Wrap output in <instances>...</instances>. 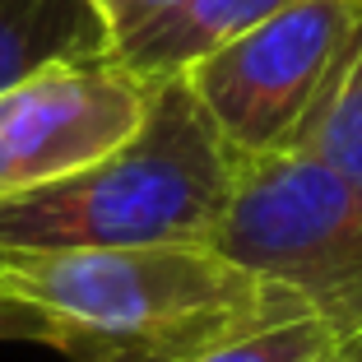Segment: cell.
I'll return each mask as SVG.
<instances>
[{"label": "cell", "instance_id": "7", "mask_svg": "<svg viewBox=\"0 0 362 362\" xmlns=\"http://www.w3.org/2000/svg\"><path fill=\"white\" fill-rule=\"evenodd\" d=\"M117 56L93 0H0V88L61 61Z\"/></svg>", "mask_w": 362, "mask_h": 362}, {"label": "cell", "instance_id": "8", "mask_svg": "<svg viewBox=\"0 0 362 362\" xmlns=\"http://www.w3.org/2000/svg\"><path fill=\"white\" fill-rule=\"evenodd\" d=\"M293 149L330 163L339 177H349L362 191V28L349 42L344 61L334 65L325 93L316 98L311 117L302 121Z\"/></svg>", "mask_w": 362, "mask_h": 362}, {"label": "cell", "instance_id": "1", "mask_svg": "<svg viewBox=\"0 0 362 362\" xmlns=\"http://www.w3.org/2000/svg\"><path fill=\"white\" fill-rule=\"evenodd\" d=\"M14 298L37 311L42 344L65 362H195L209 349L293 316V293L204 242L135 251L5 256Z\"/></svg>", "mask_w": 362, "mask_h": 362}, {"label": "cell", "instance_id": "6", "mask_svg": "<svg viewBox=\"0 0 362 362\" xmlns=\"http://www.w3.org/2000/svg\"><path fill=\"white\" fill-rule=\"evenodd\" d=\"M284 5H293V0H177L168 14H158L149 28L121 47L117 61L135 70L144 84L177 79L200 56L233 42L237 33L256 28L260 19L279 14Z\"/></svg>", "mask_w": 362, "mask_h": 362}, {"label": "cell", "instance_id": "4", "mask_svg": "<svg viewBox=\"0 0 362 362\" xmlns=\"http://www.w3.org/2000/svg\"><path fill=\"white\" fill-rule=\"evenodd\" d=\"M358 28L362 0H293L200 56L181 79L237 158L284 153Z\"/></svg>", "mask_w": 362, "mask_h": 362}, {"label": "cell", "instance_id": "9", "mask_svg": "<svg viewBox=\"0 0 362 362\" xmlns=\"http://www.w3.org/2000/svg\"><path fill=\"white\" fill-rule=\"evenodd\" d=\"M349 334H339L325 316H293L269 330H251L209 349L195 362H325Z\"/></svg>", "mask_w": 362, "mask_h": 362}, {"label": "cell", "instance_id": "5", "mask_svg": "<svg viewBox=\"0 0 362 362\" xmlns=\"http://www.w3.org/2000/svg\"><path fill=\"white\" fill-rule=\"evenodd\" d=\"M149 103L153 84L117 56L61 61L0 88V200L56 186L121 149Z\"/></svg>", "mask_w": 362, "mask_h": 362}, {"label": "cell", "instance_id": "12", "mask_svg": "<svg viewBox=\"0 0 362 362\" xmlns=\"http://www.w3.org/2000/svg\"><path fill=\"white\" fill-rule=\"evenodd\" d=\"M325 362H362V334H353V339H344L339 349L330 353Z\"/></svg>", "mask_w": 362, "mask_h": 362}, {"label": "cell", "instance_id": "10", "mask_svg": "<svg viewBox=\"0 0 362 362\" xmlns=\"http://www.w3.org/2000/svg\"><path fill=\"white\" fill-rule=\"evenodd\" d=\"M98 14H103V28L107 37H112V47H126L135 33H144L158 14H168L177 0H93Z\"/></svg>", "mask_w": 362, "mask_h": 362}, {"label": "cell", "instance_id": "2", "mask_svg": "<svg viewBox=\"0 0 362 362\" xmlns=\"http://www.w3.org/2000/svg\"><path fill=\"white\" fill-rule=\"evenodd\" d=\"M237 153L204 117L186 79L153 84L149 117L135 135L84 172L28 195L0 200V251H135L209 246L237 177Z\"/></svg>", "mask_w": 362, "mask_h": 362}, {"label": "cell", "instance_id": "3", "mask_svg": "<svg viewBox=\"0 0 362 362\" xmlns=\"http://www.w3.org/2000/svg\"><path fill=\"white\" fill-rule=\"evenodd\" d=\"M209 246L362 334V191L302 149L242 158Z\"/></svg>", "mask_w": 362, "mask_h": 362}, {"label": "cell", "instance_id": "11", "mask_svg": "<svg viewBox=\"0 0 362 362\" xmlns=\"http://www.w3.org/2000/svg\"><path fill=\"white\" fill-rule=\"evenodd\" d=\"M0 339H37L42 344V320H37L33 307H23V302L14 298L5 269H0Z\"/></svg>", "mask_w": 362, "mask_h": 362}]
</instances>
